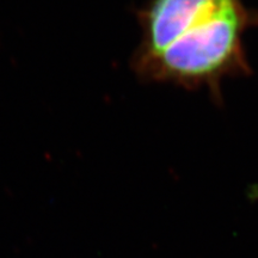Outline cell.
Returning a JSON list of instances; mask_svg holds the SVG:
<instances>
[{
    "label": "cell",
    "instance_id": "cell-1",
    "mask_svg": "<svg viewBox=\"0 0 258 258\" xmlns=\"http://www.w3.org/2000/svg\"><path fill=\"white\" fill-rule=\"evenodd\" d=\"M252 22L241 0H151L140 14L134 71L218 96L226 79L249 73L244 37Z\"/></svg>",
    "mask_w": 258,
    "mask_h": 258
}]
</instances>
